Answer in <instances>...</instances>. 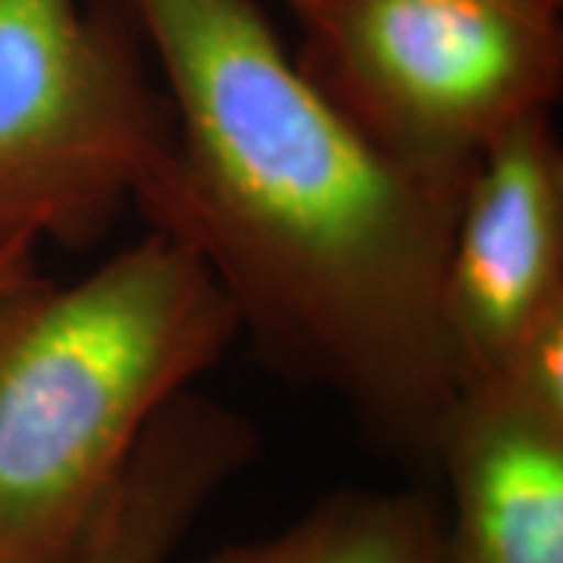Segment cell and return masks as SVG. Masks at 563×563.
Here are the masks:
<instances>
[{"instance_id":"1","label":"cell","mask_w":563,"mask_h":563,"mask_svg":"<svg viewBox=\"0 0 563 563\" xmlns=\"http://www.w3.org/2000/svg\"><path fill=\"white\" fill-rule=\"evenodd\" d=\"M176 120L163 232L282 373L435 473L461 379L442 282L463 191L388 161L317 91L261 0H125Z\"/></svg>"},{"instance_id":"2","label":"cell","mask_w":563,"mask_h":563,"mask_svg":"<svg viewBox=\"0 0 563 563\" xmlns=\"http://www.w3.org/2000/svg\"><path fill=\"white\" fill-rule=\"evenodd\" d=\"M239 335L210 266L163 229L73 282H3L0 563H73L147 426Z\"/></svg>"},{"instance_id":"3","label":"cell","mask_w":563,"mask_h":563,"mask_svg":"<svg viewBox=\"0 0 563 563\" xmlns=\"http://www.w3.org/2000/svg\"><path fill=\"white\" fill-rule=\"evenodd\" d=\"M176 120L125 0H0V254L161 229Z\"/></svg>"},{"instance_id":"4","label":"cell","mask_w":563,"mask_h":563,"mask_svg":"<svg viewBox=\"0 0 563 563\" xmlns=\"http://www.w3.org/2000/svg\"><path fill=\"white\" fill-rule=\"evenodd\" d=\"M298 69L388 161L463 191L520 122L554 113L563 22L548 0H288Z\"/></svg>"},{"instance_id":"5","label":"cell","mask_w":563,"mask_h":563,"mask_svg":"<svg viewBox=\"0 0 563 563\" xmlns=\"http://www.w3.org/2000/svg\"><path fill=\"white\" fill-rule=\"evenodd\" d=\"M563 310V147L554 113L510 129L463 188L442 282V322L463 385L498 373Z\"/></svg>"},{"instance_id":"6","label":"cell","mask_w":563,"mask_h":563,"mask_svg":"<svg viewBox=\"0 0 563 563\" xmlns=\"http://www.w3.org/2000/svg\"><path fill=\"white\" fill-rule=\"evenodd\" d=\"M435 473L448 563H563V395L510 373L463 385Z\"/></svg>"},{"instance_id":"7","label":"cell","mask_w":563,"mask_h":563,"mask_svg":"<svg viewBox=\"0 0 563 563\" xmlns=\"http://www.w3.org/2000/svg\"><path fill=\"white\" fill-rule=\"evenodd\" d=\"M254 422L195 388L147 426L73 563H166L257 457Z\"/></svg>"},{"instance_id":"8","label":"cell","mask_w":563,"mask_h":563,"mask_svg":"<svg viewBox=\"0 0 563 563\" xmlns=\"http://www.w3.org/2000/svg\"><path fill=\"white\" fill-rule=\"evenodd\" d=\"M195 563H448L444 514L417 488H342L279 532L222 544Z\"/></svg>"},{"instance_id":"9","label":"cell","mask_w":563,"mask_h":563,"mask_svg":"<svg viewBox=\"0 0 563 563\" xmlns=\"http://www.w3.org/2000/svg\"><path fill=\"white\" fill-rule=\"evenodd\" d=\"M35 251L38 247H29V244L13 247V251H3L0 254V285L16 279V276L29 273V269H35Z\"/></svg>"},{"instance_id":"10","label":"cell","mask_w":563,"mask_h":563,"mask_svg":"<svg viewBox=\"0 0 563 563\" xmlns=\"http://www.w3.org/2000/svg\"><path fill=\"white\" fill-rule=\"evenodd\" d=\"M548 3H554V7H563V0H548Z\"/></svg>"}]
</instances>
